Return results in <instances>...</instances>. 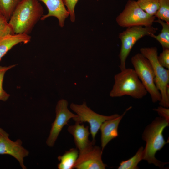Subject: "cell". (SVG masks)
<instances>
[{
    "label": "cell",
    "instance_id": "2e32d148",
    "mask_svg": "<svg viewBox=\"0 0 169 169\" xmlns=\"http://www.w3.org/2000/svg\"><path fill=\"white\" fill-rule=\"evenodd\" d=\"M79 152L76 148H71L62 156L58 157L59 163L57 165L59 169H72L78 158Z\"/></svg>",
    "mask_w": 169,
    "mask_h": 169
},
{
    "label": "cell",
    "instance_id": "52a82bcc",
    "mask_svg": "<svg viewBox=\"0 0 169 169\" xmlns=\"http://www.w3.org/2000/svg\"><path fill=\"white\" fill-rule=\"evenodd\" d=\"M155 16L150 15L143 10L137 1L128 0L122 11L117 17L118 24L124 28L152 26L155 19Z\"/></svg>",
    "mask_w": 169,
    "mask_h": 169
},
{
    "label": "cell",
    "instance_id": "8fae6325",
    "mask_svg": "<svg viewBox=\"0 0 169 169\" xmlns=\"http://www.w3.org/2000/svg\"><path fill=\"white\" fill-rule=\"evenodd\" d=\"M103 151L98 146H94L89 151L79 154L74 166L77 169H104L107 165L102 159Z\"/></svg>",
    "mask_w": 169,
    "mask_h": 169
},
{
    "label": "cell",
    "instance_id": "6da1fadb",
    "mask_svg": "<svg viewBox=\"0 0 169 169\" xmlns=\"http://www.w3.org/2000/svg\"><path fill=\"white\" fill-rule=\"evenodd\" d=\"M38 0H22L14 10L8 23L14 34L29 35L43 15Z\"/></svg>",
    "mask_w": 169,
    "mask_h": 169
},
{
    "label": "cell",
    "instance_id": "7a4b0ae2",
    "mask_svg": "<svg viewBox=\"0 0 169 169\" xmlns=\"http://www.w3.org/2000/svg\"><path fill=\"white\" fill-rule=\"evenodd\" d=\"M169 123L163 117H157L147 126L142 135V139L146 143L143 150V160L160 168H163L168 163L161 161L155 156L156 152L167 143L164 138L163 132L169 126Z\"/></svg>",
    "mask_w": 169,
    "mask_h": 169
},
{
    "label": "cell",
    "instance_id": "277c9868",
    "mask_svg": "<svg viewBox=\"0 0 169 169\" xmlns=\"http://www.w3.org/2000/svg\"><path fill=\"white\" fill-rule=\"evenodd\" d=\"M140 53L150 62L153 69L156 86L160 91L161 98L159 102L161 106L169 107V69L163 67L158 59V49L156 47H143L140 49Z\"/></svg>",
    "mask_w": 169,
    "mask_h": 169
},
{
    "label": "cell",
    "instance_id": "4fadbf2b",
    "mask_svg": "<svg viewBox=\"0 0 169 169\" xmlns=\"http://www.w3.org/2000/svg\"><path fill=\"white\" fill-rule=\"evenodd\" d=\"M131 108V106L129 107L126 109L121 115L106 120L102 124L100 129L101 132V148L102 151L110 141L118 136L119 123L126 112Z\"/></svg>",
    "mask_w": 169,
    "mask_h": 169
},
{
    "label": "cell",
    "instance_id": "44dd1931",
    "mask_svg": "<svg viewBox=\"0 0 169 169\" xmlns=\"http://www.w3.org/2000/svg\"><path fill=\"white\" fill-rule=\"evenodd\" d=\"M159 8L155 17L169 23V0H158Z\"/></svg>",
    "mask_w": 169,
    "mask_h": 169
},
{
    "label": "cell",
    "instance_id": "3957f363",
    "mask_svg": "<svg viewBox=\"0 0 169 169\" xmlns=\"http://www.w3.org/2000/svg\"><path fill=\"white\" fill-rule=\"evenodd\" d=\"M114 76V83L110 93L112 97L129 95L140 99L146 95V89L134 69L126 68Z\"/></svg>",
    "mask_w": 169,
    "mask_h": 169
},
{
    "label": "cell",
    "instance_id": "9c48e42d",
    "mask_svg": "<svg viewBox=\"0 0 169 169\" xmlns=\"http://www.w3.org/2000/svg\"><path fill=\"white\" fill-rule=\"evenodd\" d=\"M68 103L64 99L59 100L55 108L56 117L52 124L50 133L46 143L49 147L54 146L55 142L63 127L68 123L70 119L77 116L71 112L68 108Z\"/></svg>",
    "mask_w": 169,
    "mask_h": 169
},
{
    "label": "cell",
    "instance_id": "ac0fdd59",
    "mask_svg": "<svg viewBox=\"0 0 169 169\" xmlns=\"http://www.w3.org/2000/svg\"><path fill=\"white\" fill-rule=\"evenodd\" d=\"M144 148L143 147H140L133 156L127 160L122 161L118 169H139L138 165L141 160H143Z\"/></svg>",
    "mask_w": 169,
    "mask_h": 169
},
{
    "label": "cell",
    "instance_id": "7c38bea8",
    "mask_svg": "<svg viewBox=\"0 0 169 169\" xmlns=\"http://www.w3.org/2000/svg\"><path fill=\"white\" fill-rule=\"evenodd\" d=\"M67 130L73 136L75 144L79 151V154L89 151L95 145L89 139L90 133L88 126L85 127L83 124L75 122L74 125H69Z\"/></svg>",
    "mask_w": 169,
    "mask_h": 169
},
{
    "label": "cell",
    "instance_id": "4316f807",
    "mask_svg": "<svg viewBox=\"0 0 169 169\" xmlns=\"http://www.w3.org/2000/svg\"><path fill=\"white\" fill-rule=\"evenodd\" d=\"M97 0L98 1V0Z\"/></svg>",
    "mask_w": 169,
    "mask_h": 169
},
{
    "label": "cell",
    "instance_id": "8992f818",
    "mask_svg": "<svg viewBox=\"0 0 169 169\" xmlns=\"http://www.w3.org/2000/svg\"><path fill=\"white\" fill-rule=\"evenodd\" d=\"M157 30L152 26L147 27L136 26L127 28L120 33L118 37L121 42L119 57L120 70L126 68V62L132 48L138 40L145 36L151 37Z\"/></svg>",
    "mask_w": 169,
    "mask_h": 169
},
{
    "label": "cell",
    "instance_id": "9a60e30c",
    "mask_svg": "<svg viewBox=\"0 0 169 169\" xmlns=\"http://www.w3.org/2000/svg\"><path fill=\"white\" fill-rule=\"evenodd\" d=\"M31 38V36L24 34H10L0 38V61L13 46L20 43L27 44Z\"/></svg>",
    "mask_w": 169,
    "mask_h": 169
},
{
    "label": "cell",
    "instance_id": "ffe728a7",
    "mask_svg": "<svg viewBox=\"0 0 169 169\" xmlns=\"http://www.w3.org/2000/svg\"><path fill=\"white\" fill-rule=\"evenodd\" d=\"M140 7L149 15L154 16L159 8L158 0H137Z\"/></svg>",
    "mask_w": 169,
    "mask_h": 169
},
{
    "label": "cell",
    "instance_id": "e0dca14e",
    "mask_svg": "<svg viewBox=\"0 0 169 169\" xmlns=\"http://www.w3.org/2000/svg\"><path fill=\"white\" fill-rule=\"evenodd\" d=\"M162 26V29L158 35L155 34L151 37L157 41L161 45L163 49H169V23L159 19L155 20Z\"/></svg>",
    "mask_w": 169,
    "mask_h": 169
},
{
    "label": "cell",
    "instance_id": "5b68a950",
    "mask_svg": "<svg viewBox=\"0 0 169 169\" xmlns=\"http://www.w3.org/2000/svg\"><path fill=\"white\" fill-rule=\"evenodd\" d=\"M131 61L139 78L150 94L152 102H160L161 94L156 85L153 69L149 60L141 53H138L132 56Z\"/></svg>",
    "mask_w": 169,
    "mask_h": 169
},
{
    "label": "cell",
    "instance_id": "7402d4cb",
    "mask_svg": "<svg viewBox=\"0 0 169 169\" xmlns=\"http://www.w3.org/2000/svg\"><path fill=\"white\" fill-rule=\"evenodd\" d=\"M16 65V64H13L8 66H0V100L5 101L10 96V95L3 89V83L5 73Z\"/></svg>",
    "mask_w": 169,
    "mask_h": 169
},
{
    "label": "cell",
    "instance_id": "5bb4252c",
    "mask_svg": "<svg viewBox=\"0 0 169 169\" xmlns=\"http://www.w3.org/2000/svg\"><path fill=\"white\" fill-rule=\"evenodd\" d=\"M43 2L48 11L47 14L43 15L40 20H44L51 16L55 17L58 20L59 26L63 27L65 19L69 13L65 8L63 0H38Z\"/></svg>",
    "mask_w": 169,
    "mask_h": 169
},
{
    "label": "cell",
    "instance_id": "d4e9b609",
    "mask_svg": "<svg viewBox=\"0 0 169 169\" xmlns=\"http://www.w3.org/2000/svg\"><path fill=\"white\" fill-rule=\"evenodd\" d=\"M157 59L163 67L169 69V49H163L162 51L158 55Z\"/></svg>",
    "mask_w": 169,
    "mask_h": 169
},
{
    "label": "cell",
    "instance_id": "30bf717a",
    "mask_svg": "<svg viewBox=\"0 0 169 169\" xmlns=\"http://www.w3.org/2000/svg\"><path fill=\"white\" fill-rule=\"evenodd\" d=\"M9 136L8 133L0 128V155L12 156L18 160L23 169H26L23 158L28 156L29 151L22 146L21 140L13 141L9 139Z\"/></svg>",
    "mask_w": 169,
    "mask_h": 169
},
{
    "label": "cell",
    "instance_id": "d6986e66",
    "mask_svg": "<svg viewBox=\"0 0 169 169\" xmlns=\"http://www.w3.org/2000/svg\"><path fill=\"white\" fill-rule=\"evenodd\" d=\"M22 0H0V14L8 22L14 10Z\"/></svg>",
    "mask_w": 169,
    "mask_h": 169
},
{
    "label": "cell",
    "instance_id": "ba28073f",
    "mask_svg": "<svg viewBox=\"0 0 169 169\" xmlns=\"http://www.w3.org/2000/svg\"><path fill=\"white\" fill-rule=\"evenodd\" d=\"M70 109L77 115L73 119L75 122L82 123L87 122L90 125V133L91 135L93 144L95 143L96 135L100 129L102 124L105 121L119 116L118 114L106 116L98 114L92 110L87 105L86 102L81 104L72 103Z\"/></svg>",
    "mask_w": 169,
    "mask_h": 169
},
{
    "label": "cell",
    "instance_id": "603a6c76",
    "mask_svg": "<svg viewBox=\"0 0 169 169\" xmlns=\"http://www.w3.org/2000/svg\"><path fill=\"white\" fill-rule=\"evenodd\" d=\"M15 34L11 26L6 18L0 14V38L5 36Z\"/></svg>",
    "mask_w": 169,
    "mask_h": 169
},
{
    "label": "cell",
    "instance_id": "484cf974",
    "mask_svg": "<svg viewBox=\"0 0 169 169\" xmlns=\"http://www.w3.org/2000/svg\"><path fill=\"white\" fill-rule=\"evenodd\" d=\"M157 112L160 116L165 118L167 121L169 122V109L168 108L161 106L153 109Z\"/></svg>",
    "mask_w": 169,
    "mask_h": 169
},
{
    "label": "cell",
    "instance_id": "cb8c5ba5",
    "mask_svg": "<svg viewBox=\"0 0 169 169\" xmlns=\"http://www.w3.org/2000/svg\"><path fill=\"white\" fill-rule=\"evenodd\" d=\"M63 0L65 6L67 8V10L70 15L71 21L74 22L75 20V8L79 0Z\"/></svg>",
    "mask_w": 169,
    "mask_h": 169
}]
</instances>
